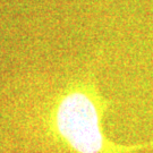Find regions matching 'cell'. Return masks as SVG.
I'll list each match as a JSON object with an SVG mask.
<instances>
[{"instance_id": "cell-1", "label": "cell", "mask_w": 153, "mask_h": 153, "mask_svg": "<svg viewBox=\"0 0 153 153\" xmlns=\"http://www.w3.org/2000/svg\"><path fill=\"white\" fill-rule=\"evenodd\" d=\"M107 101L92 83L73 86L61 97L53 111V129L71 153H133L153 148V142L117 144L107 138L102 118Z\"/></svg>"}]
</instances>
